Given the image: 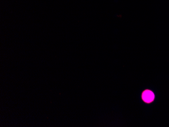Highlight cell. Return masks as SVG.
Masks as SVG:
<instances>
[{"instance_id":"6da1fadb","label":"cell","mask_w":169,"mask_h":127,"mask_svg":"<svg viewBox=\"0 0 169 127\" xmlns=\"http://www.w3.org/2000/svg\"><path fill=\"white\" fill-rule=\"evenodd\" d=\"M142 97L143 99V101L147 103H150L152 102L155 98V95L153 92L151 91L146 90L143 92Z\"/></svg>"}]
</instances>
